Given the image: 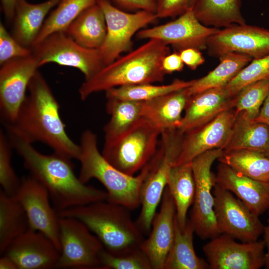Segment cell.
I'll return each mask as SVG.
<instances>
[{
  "mask_svg": "<svg viewBox=\"0 0 269 269\" xmlns=\"http://www.w3.org/2000/svg\"><path fill=\"white\" fill-rule=\"evenodd\" d=\"M167 187L175 203L178 225L183 231L188 220L187 212L193 204L195 195V184L191 162L172 167Z\"/></svg>",
  "mask_w": 269,
  "mask_h": 269,
  "instance_id": "obj_27",
  "label": "cell"
},
{
  "mask_svg": "<svg viewBox=\"0 0 269 269\" xmlns=\"http://www.w3.org/2000/svg\"><path fill=\"white\" fill-rule=\"evenodd\" d=\"M142 102L107 99L106 110L110 116L104 127V142L111 141L142 117Z\"/></svg>",
  "mask_w": 269,
  "mask_h": 269,
  "instance_id": "obj_32",
  "label": "cell"
},
{
  "mask_svg": "<svg viewBox=\"0 0 269 269\" xmlns=\"http://www.w3.org/2000/svg\"><path fill=\"white\" fill-rule=\"evenodd\" d=\"M213 194L214 214L220 234L243 242L258 240L264 228L259 216L231 191L216 183Z\"/></svg>",
  "mask_w": 269,
  "mask_h": 269,
  "instance_id": "obj_12",
  "label": "cell"
},
{
  "mask_svg": "<svg viewBox=\"0 0 269 269\" xmlns=\"http://www.w3.org/2000/svg\"><path fill=\"white\" fill-rule=\"evenodd\" d=\"M236 116L235 108H231L221 112L208 122L185 132L180 153L175 165L190 162L209 150H224L231 135Z\"/></svg>",
  "mask_w": 269,
  "mask_h": 269,
  "instance_id": "obj_18",
  "label": "cell"
},
{
  "mask_svg": "<svg viewBox=\"0 0 269 269\" xmlns=\"http://www.w3.org/2000/svg\"><path fill=\"white\" fill-rule=\"evenodd\" d=\"M97 1L61 0L56 8L45 19L33 46L53 33L65 32L83 11L97 3Z\"/></svg>",
  "mask_w": 269,
  "mask_h": 269,
  "instance_id": "obj_34",
  "label": "cell"
},
{
  "mask_svg": "<svg viewBox=\"0 0 269 269\" xmlns=\"http://www.w3.org/2000/svg\"><path fill=\"white\" fill-rule=\"evenodd\" d=\"M241 5V0H196L192 10L203 25L226 28L246 24Z\"/></svg>",
  "mask_w": 269,
  "mask_h": 269,
  "instance_id": "obj_28",
  "label": "cell"
},
{
  "mask_svg": "<svg viewBox=\"0 0 269 269\" xmlns=\"http://www.w3.org/2000/svg\"><path fill=\"white\" fill-rule=\"evenodd\" d=\"M101 269H152L140 247L131 252L114 255L104 249L100 255Z\"/></svg>",
  "mask_w": 269,
  "mask_h": 269,
  "instance_id": "obj_38",
  "label": "cell"
},
{
  "mask_svg": "<svg viewBox=\"0 0 269 269\" xmlns=\"http://www.w3.org/2000/svg\"><path fill=\"white\" fill-rule=\"evenodd\" d=\"M269 92V77L250 84L236 95L235 109L237 114L243 111L254 120Z\"/></svg>",
  "mask_w": 269,
  "mask_h": 269,
  "instance_id": "obj_36",
  "label": "cell"
},
{
  "mask_svg": "<svg viewBox=\"0 0 269 269\" xmlns=\"http://www.w3.org/2000/svg\"><path fill=\"white\" fill-rule=\"evenodd\" d=\"M106 32L104 14L96 3L83 11L64 32L82 46L98 49L104 43Z\"/></svg>",
  "mask_w": 269,
  "mask_h": 269,
  "instance_id": "obj_26",
  "label": "cell"
},
{
  "mask_svg": "<svg viewBox=\"0 0 269 269\" xmlns=\"http://www.w3.org/2000/svg\"><path fill=\"white\" fill-rule=\"evenodd\" d=\"M196 0H155L157 18L179 16L192 10Z\"/></svg>",
  "mask_w": 269,
  "mask_h": 269,
  "instance_id": "obj_41",
  "label": "cell"
},
{
  "mask_svg": "<svg viewBox=\"0 0 269 269\" xmlns=\"http://www.w3.org/2000/svg\"><path fill=\"white\" fill-rule=\"evenodd\" d=\"M3 254L19 269H50L55 268L60 252L43 233L30 228L14 240Z\"/></svg>",
  "mask_w": 269,
  "mask_h": 269,
  "instance_id": "obj_20",
  "label": "cell"
},
{
  "mask_svg": "<svg viewBox=\"0 0 269 269\" xmlns=\"http://www.w3.org/2000/svg\"><path fill=\"white\" fill-rule=\"evenodd\" d=\"M253 179L269 182V157L247 150L224 151L217 159Z\"/></svg>",
  "mask_w": 269,
  "mask_h": 269,
  "instance_id": "obj_33",
  "label": "cell"
},
{
  "mask_svg": "<svg viewBox=\"0 0 269 269\" xmlns=\"http://www.w3.org/2000/svg\"><path fill=\"white\" fill-rule=\"evenodd\" d=\"M80 163L79 178L86 184L94 178L106 189L107 201L134 210L141 205V189L148 172L146 164L136 176H130L120 171L110 164L99 151L96 134L90 130L81 134Z\"/></svg>",
  "mask_w": 269,
  "mask_h": 269,
  "instance_id": "obj_5",
  "label": "cell"
},
{
  "mask_svg": "<svg viewBox=\"0 0 269 269\" xmlns=\"http://www.w3.org/2000/svg\"><path fill=\"white\" fill-rule=\"evenodd\" d=\"M169 53L168 45L158 40L149 39L85 80L78 90L80 99L85 100L94 93L114 87L162 82L165 74L162 61Z\"/></svg>",
  "mask_w": 269,
  "mask_h": 269,
  "instance_id": "obj_3",
  "label": "cell"
},
{
  "mask_svg": "<svg viewBox=\"0 0 269 269\" xmlns=\"http://www.w3.org/2000/svg\"><path fill=\"white\" fill-rule=\"evenodd\" d=\"M11 142L3 131H0V184L2 190L11 196H15L20 184L11 164Z\"/></svg>",
  "mask_w": 269,
  "mask_h": 269,
  "instance_id": "obj_39",
  "label": "cell"
},
{
  "mask_svg": "<svg viewBox=\"0 0 269 269\" xmlns=\"http://www.w3.org/2000/svg\"><path fill=\"white\" fill-rule=\"evenodd\" d=\"M184 65L179 53L176 52L166 55L162 61V68L165 74L181 71Z\"/></svg>",
  "mask_w": 269,
  "mask_h": 269,
  "instance_id": "obj_44",
  "label": "cell"
},
{
  "mask_svg": "<svg viewBox=\"0 0 269 269\" xmlns=\"http://www.w3.org/2000/svg\"><path fill=\"white\" fill-rule=\"evenodd\" d=\"M176 207L168 188H165L159 212L153 219L149 235L140 246L152 269H164L166 257L175 236Z\"/></svg>",
  "mask_w": 269,
  "mask_h": 269,
  "instance_id": "obj_19",
  "label": "cell"
},
{
  "mask_svg": "<svg viewBox=\"0 0 269 269\" xmlns=\"http://www.w3.org/2000/svg\"><path fill=\"white\" fill-rule=\"evenodd\" d=\"M219 29L208 27L201 23L192 10H189L173 21L141 29L136 34L141 39H156L171 45L175 52L179 53L187 48L199 50L207 48L209 38Z\"/></svg>",
  "mask_w": 269,
  "mask_h": 269,
  "instance_id": "obj_15",
  "label": "cell"
},
{
  "mask_svg": "<svg viewBox=\"0 0 269 269\" xmlns=\"http://www.w3.org/2000/svg\"><path fill=\"white\" fill-rule=\"evenodd\" d=\"M268 211L269 215V209ZM263 234L264 235L263 240L266 248L265 267L267 269H269V218L267 220V225L264 226Z\"/></svg>",
  "mask_w": 269,
  "mask_h": 269,
  "instance_id": "obj_47",
  "label": "cell"
},
{
  "mask_svg": "<svg viewBox=\"0 0 269 269\" xmlns=\"http://www.w3.org/2000/svg\"><path fill=\"white\" fill-rule=\"evenodd\" d=\"M30 228L26 213L15 196L0 191V254Z\"/></svg>",
  "mask_w": 269,
  "mask_h": 269,
  "instance_id": "obj_29",
  "label": "cell"
},
{
  "mask_svg": "<svg viewBox=\"0 0 269 269\" xmlns=\"http://www.w3.org/2000/svg\"><path fill=\"white\" fill-rule=\"evenodd\" d=\"M194 228L189 220L182 231L176 216L175 222V236L172 247L166 257L164 269H206L207 261L198 257L193 245Z\"/></svg>",
  "mask_w": 269,
  "mask_h": 269,
  "instance_id": "obj_30",
  "label": "cell"
},
{
  "mask_svg": "<svg viewBox=\"0 0 269 269\" xmlns=\"http://www.w3.org/2000/svg\"><path fill=\"white\" fill-rule=\"evenodd\" d=\"M130 210L103 200L68 208L57 214L80 220L98 238L107 251L121 255L139 248L144 240Z\"/></svg>",
  "mask_w": 269,
  "mask_h": 269,
  "instance_id": "obj_4",
  "label": "cell"
},
{
  "mask_svg": "<svg viewBox=\"0 0 269 269\" xmlns=\"http://www.w3.org/2000/svg\"><path fill=\"white\" fill-rule=\"evenodd\" d=\"M120 7L129 10H144L155 13V0H112Z\"/></svg>",
  "mask_w": 269,
  "mask_h": 269,
  "instance_id": "obj_42",
  "label": "cell"
},
{
  "mask_svg": "<svg viewBox=\"0 0 269 269\" xmlns=\"http://www.w3.org/2000/svg\"><path fill=\"white\" fill-rule=\"evenodd\" d=\"M28 95L22 104L15 121L5 125L32 143L46 144L54 152L77 159L79 144L68 136L59 113L60 105L42 75L37 70L28 87Z\"/></svg>",
  "mask_w": 269,
  "mask_h": 269,
  "instance_id": "obj_2",
  "label": "cell"
},
{
  "mask_svg": "<svg viewBox=\"0 0 269 269\" xmlns=\"http://www.w3.org/2000/svg\"><path fill=\"white\" fill-rule=\"evenodd\" d=\"M247 150L269 157V127L247 117L241 111L237 116L224 151Z\"/></svg>",
  "mask_w": 269,
  "mask_h": 269,
  "instance_id": "obj_25",
  "label": "cell"
},
{
  "mask_svg": "<svg viewBox=\"0 0 269 269\" xmlns=\"http://www.w3.org/2000/svg\"><path fill=\"white\" fill-rule=\"evenodd\" d=\"M215 179L216 184L235 195L257 216L269 209V182L250 178L221 162Z\"/></svg>",
  "mask_w": 269,
  "mask_h": 269,
  "instance_id": "obj_21",
  "label": "cell"
},
{
  "mask_svg": "<svg viewBox=\"0 0 269 269\" xmlns=\"http://www.w3.org/2000/svg\"><path fill=\"white\" fill-rule=\"evenodd\" d=\"M61 0H47L32 4L26 0L17 5L13 21L12 35L22 45L31 48L51 9L57 6Z\"/></svg>",
  "mask_w": 269,
  "mask_h": 269,
  "instance_id": "obj_24",
  "label": "cell"
},
{
  "mask_svg": "<svg viewBox=\"0 0 269 269\" xmlns=\"http://www.w3.org/2000/svg\"><path fill=\"white\" fill-rule=\"evenodd\" d=\"M223 153L222 149L207 151L195 158L192 166L195 191L189 221L201 239H211L220 234L215 219L213 189L216 184L211 167Z\"/></svg>",
  "mask_w": 269,
  "mask_h": 269,
  "instance_id": "obj_8",
  "label": "cell"
},
{
  "mask_svg": "<svg viewBox=\"0 0 269 269\" xmlns=\"http://www.w3.org/2000/svg\"><path fill=\"white\" fill-rule=\"evenodd\" d=\"M13 148L21 157L30 176L48 191L57 212L79 206L107 200L106 191L82 183L70 159L54 152L40 153L16 133L7 130Z\"/></svg>",
  "mask_w": 269,
  "mask_h": 269,
  "instance_id": "obj_1",
  "label": "cell"
},
{
  "mask_svg": "<svg viewBox=\"0 0 269 269\" xmlns=\"http://www.w3.org/2000/svg\"><path fill=\"white\" fill-rule=\"evenodd\" d=\"M32 53V49L19 43L0 22V65L14 58L29 56Z\"/></svg>",
  "mask_w": 269,
  "mask_h": 269,
  "instance_id": "obj_40",
  "label": "cell"
},
{
  "mask_svg": "<svg viewBox=\"0 0 269 269\" xmlns=\"http://www.w3.org/2000/svg\"><path fill=\"white\" fill-rule=\"evenodd\" d=\"M254 120L262 123L269 127V92L265 98L260 111Z\"/></svg>",
  "mask_w": 269,
  "mask_h": 269,
  "instance_id": "obj_46",
  "label": "cell"
},
{
  "mask_svg": "<svg viewBox=\"0 0 269 269\" xmlns=\"http://www.w3.org/2000/svg\"><path fill=\"white\" fill-rule=\"evenodd\" d=\"M179 54L184 64L193 70L205 61L200 51L195 48L185 49L181 51Z\"/></svg>",
  "mask_w": 269,
  "mask_h": 269,
  "instance_id": "obj_43",
  "label": "cell"
},
{
  "mask_svg": "<svg viewBox=\"0 0 269 269\" xmlns=\"http://www.w3.org/2000/svg\"><path fill=\"white\" fill-rule=\"evenodd\" d=\"M0 259V269H17L15 262L8 256L3 254Z\"/></svg>",
  "mask_w": 269,
  "mask_h": 269,
  "instance_id": "obj_48",
  "label": "cell"
},
{
  "mask_svg": "<svg viewBox=\"0 0 269 269\" xmlns=\"http://www.w3.org/2000/svg\"><path fill=\"white\" fill-rule=\"evenodd\" d=\"M23 0H0L1 10L8 21H12L17 5Z\"/></svg>",
  "mask_w": 269,
  "mask_h": 269,
  "instance_id": "obj_45",
  "label": "cell"
},
{
  "mask_svg": "<svg viewBox=\"0 0 269 269\" xmlns=\"http://www.w3.org/2000/svg\"><path fill=\"white\" fill-rule=\"evenodd\" d=\"M187 88L142 102V117L161 131L178 128L181 123L182 113L190 97Z\"/></svg>",
  "mask_w": 269,
  "mask_h": 269,
  "instance_id": "obj_23",
  "label": "cell"
},
{
  "mask_svg": "<svg viewBox=\"0 0 269 269\" xmlns=\"http://www.w3.org/2000/svg\"><path fill=\"white\" fill-rule=\"evenodd\" d=\"M220 63L212 71L202 78L194 79L187 88L190 96L207 89L225 86L253 59L236 53H229L220 57Z\"/></svg>",
  "mask_w": 269,
  "mask_h": 269,
  "instance_id": "obj_31",
  "label": "cell"
},
{
  "mask_svg": "<svg viewBox=\"0 0 269 269\" xmlns=\"http://www.w3.org/2000/svg\"><path fill=\"white\" fill-rule=\"evenodd\" d=\"M194 80L184 81L175 79L167 85H157L145 83L120 86L105 91L107 99H116L145 102L160 96L190 86Z\"/></svg>",
  "mask_w": 269,
  "mask_h": 269,
  "instance_id": "obj_35",
  "label": "cell"
},
{
  "mask_svg": "<svg viewBox=\"0 0 269 269\" xmlns=\"http://www.w3.org/2000/svg\"><path fill=\"white\" fill-rule=\"evenodd\" d=\"M183 137L177 128L163 130L157 150L147 163L148 172L141 189V210L135 222L143 234L150 232L170 172L180 153Z\"/></svg>",
  "mask_w": 269,
  "mask_h": 269,
  "instance_id": "obj_6",
  "label": "cell"
},
{
  "mask_svg": "<svg viewBox=\"0 0 269 269\" xmlns=\"http://www.w3.org/2000/svg\"><path fill=\"white\" fill-rule=\"evenodd\" d=\"M206 49L210 55L218 58L229 53L253 59L263 58L269 54V30L246 24L233 25L210 36Z\"/></svg>",
  "mask_w": 269,
  "mask_h": 269,
  "instance_id": "obj_16",
  "label": "cell"
},
{
  "mask_svg": "<svg viewBox=\"0 0 269 269\" xmlns=\"http://www.w3.org/2000/svg\"><path fill=\"white\" fill-rule=\"evenodd\" d=\"M210 239L203 246L209 269H259L265 266L263 240L239 243L224 234Z\"/></svg>",
  "mask_w": 269,
  "mask_h": 269,
  "instance_id": "obj_13",
  "label": "cell"
},
{
  "mask_svg": "<svg viewBox=\"0 0 269 269\" xmlns=\"http://www.w3.org/2000/svg\"><path fill=\"white\" fill-rule=\"evenodd\" d=\"M31 49L40 66L55 63L75 68L83 73L85 80L91 78L104 67L98 49L82 46L64 32L49 35Z\"/></svg>",
  "mask_w": 269,
  "mask_h": 269,
  "instance_id": "obj_11",
  "label": "cell"
},
{
  "mask_svg": "<svg viewBox=\"0 0 269 269\" xmlns=\"http://www.w3.org/2000/svg\"><path fill=\"white\" fill-rule=\"evenodd\" d=\"M39 67L32 53L11 59L0 65V112L4 125L15 121L26 97L29 84Z\"/></svg>",
  "mask_w": 269,
  "mask_h": 269,
  "instance_id": "obj_14",
  "label": "cell"
},
{
  "mask_svg": "<svg viewBox=\"0 0 269 269\" xmlns=\"http://www.w3.org/2000/svg\"><path fill=\"white\" fill-rule=\"evenodd\" d=\"M97 3L103 10L106 22L105 39L98 49L104 66L131 50L134 34L157 17L155 13L144 10L126 12L112 5L110 0H98Z\"/></svg>",
  "mask_w": 269,
  "mask_h": 269,
  "instance_id": "obj_9",
  "label": "cell"
},
{
  "mask_svg": "<svg viewBox=\"0 0 269 269\" xmlns=\"http://www.w3.org/2000/svg\"><path fill=\"white\" fill-rule=\"evenodd\" d=\"M58 222L61 250L55 268L101 269L104 248L98 238L77 219L58 217Z\"/></svg>",
  "mask_w": 269,
  "mask_h": 269,
  "instance_id": "obj_10",
  "label": "cell"
},
{
  "mask_svg": "<svg viewBox=\"0 0 269 269\" xmlns=\"http://www.w3.org/2000/svg\"><path fill=\"white\" fill-rule=\"evenodd\" d=\"M15 196L26 213L30 228L48 237L60 253L58 217L45 187L31 176L24 177Z\"/></svg>",
  "mask_w": 269,
  "mask_h": 269,
  "instance_id": "obj_17",
  "label": "cell"
},
{
  "mask_svg": "<svg viewBox=\"0 0 269 269\" xmlns=\"http://www.w3.org/2000/svg\"><path fill=\"white\" fill-rule=\"evenodd\" d=\"M235 102L236 95H230L224 87L207 89L191 95L177 129L184 134L205 124L224 111L235 108Z\"/></svg>",
  "mask_w": 269,
  "mask_h": 269,
  "instance_id": "obj_22",
  "label": "cell"
},
{
  "mask_svg": "<svg viewBox=\"0 0 269 269\" xmlns=\"http://www.w3.org/2000/svg\"><path fill=\"white\" fill-rule=\"evenodd\" d=\"M161 132L141 117L116 139L104 142L102 154L117 169L134 176L155 154Z\"/></svg>",
  "mask_w": 269,
  "mask_h": 269,
  "instance_id": "obj_7",
  "label": "cell"
},
{
  "mask_svg": "<svg viewBox=\"0 0 269 269\" xmlns=\"http://www.w3.org/2000/svg\"><path fill=\"white\" fill-rule=\"evenodd\" d=\"M269 77V54L253 59L223 87L231 96H235L246 86Z\"/></svg>",
  "mask_w": 269,
  "mask_h": 269,
  "instance_id": "obj_37",
  "label": "cell"
}]
</instances>
